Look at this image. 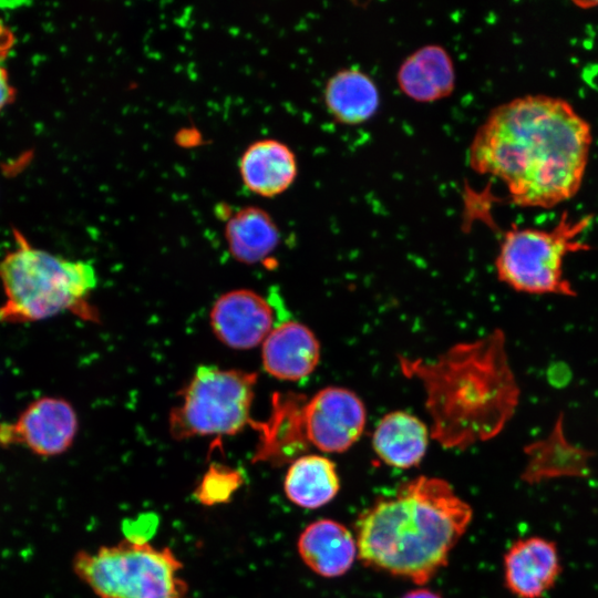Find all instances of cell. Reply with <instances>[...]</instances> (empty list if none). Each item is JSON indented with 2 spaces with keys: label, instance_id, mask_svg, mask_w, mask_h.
Returning <instances> with one entry per match:
<instances>
[{
  "label": "cell",
  "instance_id": "cell-20",
  "mask_svg": "<svg viewBox=\"0 0 598 598\" xmlns=\"http://www.w3.org/2000/svg\"><path fill=\"white\" fill-rule=\"evenodd\" d=\"M283 488L293 504L303 508H318L334 498L340 481L330 458L319 454H303L290 463Z\"/></svg>",
  "mask_w": 598,
  "mask_h": 598
},
{
  "label": "cell",
  "instance_id": "cell-1",
  "mask_svg": "<svg viewBox=\"0 0 598 598\" xmlns=\"http://www.w3.org/2000/svg\"><path fill=\"white\" fill-rule=\"evenodd\" d=\"M592 134L567 101L515 97L488 114L468 150L471 168L501 179L523 207L550 208L579 190Z\"/></svg>",
  "mask_w": 598,
  "mask_h": 598
},
{
  "label": "cell",
  "instance_id": "cell-24",
  "mask_svg": "<svg viewBox=\"0 0 598 598\" xmlns=\"http://www.w3.org/2000/svg\"><path fill=\"white\" fill-rule=\"evenodd\" d=\"M595 4H597V6H598V2H595Z\"/></svg>",
  "mask_w": 598,
  "mask_h": 598
},
{
  "label": "cell",
  "instance_id": "cell-9",
  "mask_svg": "<svg viewBox=\"0 0 598 598\" xmlns=\"http://www.w3.org/2000/svg\"><path fill=\"white\" fill-rule=\"evenodd\" d=\"M78 415L64 399L39 398L12 423H0V446L21 444L40 456L64 453L78 432Z\"/></svg>",
  "mask_w": 598,
  "mask_h": 598
},
{
  "label": "cell",
  "instance_id": "cell-10",
  "mask_svg": "<svg viewBox=\"0 0 598 598\" xmlns=\"http://www.w3.org/2000/svg\"><path fill=\"white\" fill-rule=\"evenodd\" d=\"M209 321L218 340L241 350L262 344L275 327L268 300L248 289L221 295L212 307Z\"/></svg>",
  "mask_w": 598,
  "mask_h": 598
},
{
  "label": "cell",
  "instance_id": "cell-2",
  "mask_svg": "<svg viewBox=\"0 0 598 598\" xmlns=\"http://www.w3.org/2000/svg\"><path fill=\"white\" fill-rule=\"evenodd\" d=\"M402 373L421 382L431 437L465 450L497 436L516 412L520 390L501 329L460 342L436 358L399 357Z\"/></svg>",
  "mask_w": 598,
  "mask_h": 598
},
{
  "label": "cell",
  "instance_id": "cell-21",
  "mask_svg": "<svg viewBox=\"0 0 598 598\" xmlns=\"http://www.w3.org/2000/svg\"><path fill=\"white\" fill-rule=\"evenodd\" d=\"M243 481L239 471L221 464H212L196 489V497L204 505L226 503Z\"/></svg>",
  "mask_w": 598,
  "mask_h": 598
},
{
  "label": "cell",
  "instance_id": "cell-15",
  "mask_svg": "<svg viewBox=\"0 0 598 598\" xmlns=\"http://www.w3.org/2000/svg\"><path fill=\"white\" fill-rule=\"evenodd\" d=\"M297 548L302 561L317 575L333 578L346 574L352 566L357 539L342 524L319 519L300 534Z\"/></svg>",
  "mask_w": 598,
  "mask_h": 598
},
{
  "label": "cell",
  "instance_id": "cell-3",
  "mask_svg": "<svg viewBox=\"0 0 598 598\" xmlns=\"http://www.w3.org/2000/svg\"><path fill=\"white\" fill-rule=\"evenodd\" d=\"M472 517L448 482L417 476L359 517L358 556L369 567L423 585L447 564Z\"/></svg>",
  "mask_w": 598,
  "mask_h": 598
},
{
  "label": "cell",
  "instance_id": "cell-6",
  "mask_svg": "<svg viewBox=\"0 0 598 598\" xmlns=\"http://www.w3.org/2000/svg\"><path fill=\"white\" fill-rule=\"evenodd\" d=\"M591 216L569 219L564 214L551 229L513 228L501 241L495 259L498 279L512 289L530 295L577 296L564 271L569 254L590 247L579 240Z\"/></svg>",
  "mask_w": 598,
  "mask_h": 598
},
{
  "label": "cell",
  "instance_id": "cell-23",
  "mask_svg": "<svg viewBox=\"0 0 598 598\" xmlns=\"http://www.w3.org/2000/svg\"><path fill=\"white\" fill-rule=\"evenodd\" d=\"M402 598H442V597L430 589L419 588V589H414L406 592Z\"/></svg>",
  "mask_w": 598,
  "mask_h": 598
},
{
  "label": "cell",
  "instance_id": "cell-7",
  "mask_svg": "<svg viewBox=\"0 0 598 598\" xmlns=\"http://www.w3.org/2000/svg\"><path fill=\"white\" fill-rule=\"evenodd\" d=\"M257 374L216 365H200L169 415L177 440L203 435H234L250 420Z\"/></svg>",
  "mask_w": 598,
  "mask_h": 598
},
{
  "label": "cell",
  "instance_id": "cell-5",
  "mask_svg": "<svg viewBox=\"0 0 598 598\" xmlns=\"http://www.w3.org/2000/svg\"><path fill=\"white\" fill-rule=\"evenodd\" d=\"M182 568L169 548L128 538L73 559L76 576L99 598H187Z\"/></svg>",
  "mask_w": 598,
  "mask_h": 598
},
{
  "label": "cell",
  "instance_id": "cell-14",
  "mask_svg": "<svg viewBox=\"0 0 598 598\" xmlns=\"http://www.w3.org/2000/svg\"><path fill=\"white\" fill-rule=\"evenodd\" d=\"M238 166L245 187L267 198L286 192L298 174L293 151L275 138H261L249 144L243 152Z\"/></svg>",
  "mask_w": 598,
  "mask_h": 598
},
{
  "label": "cell",
  "instance_id": "cell-13",
  "mask_svg": "<svg viewBox=\"0 0 598 598\" xmlns=\"http://www.w3.org/2000/svg\"><path fill=\"white\" fill-rule=\"evenodd\" d=\"M265 371L283 381H299L311 374L320 360V343L303 323L289 320L272 328L262 342Z\"/></svg>",
  "mask_w": 598,
  "mask_h": 598
},
{
  "label": "cell",
  "instance_id": "cell-8",
  "mask_svg": "<svg viewBox=\"0 0 598 598\" xmlns=\"http://www.w3.org/2000/svg\"><path fill=\"white\" fill-rule=\"evenodd\" d=\"M299 426L308 447L342 453L361 436L367 421L362 400L351 390L327 386L312 396H301Z\"/></svg>",
  "mask_w": 598,
  "mask_h": 598
},
{
  "label": "cell",
  "instance_id": "cell-18",
  "mask_svg": "<svg viewBox=\"0 0 598 598\" xmlns=\"http://www.w3.org/2000/svg\"><path fill=\"white\" fill-rule=\"evenodd\" d=\"M323 102L339 123L357 125L369 121L380 105L374 80L358 68H346L332 74L323 89Z\"/></svg>",
  "mask_w": 598,
  "mask_h": 598
},
{
  "label": "cell",
  "instance_id": "cell-4",
  "mask_svg": "<svg viewBox=\"0 0 598 598\" xmlns=\"http://www.w3.org/2000/svg\"><path fill=\"white\" fill-rule=\"evenodd\" d=\"M16 239V247L0 260L1 321L34 322L74 310L95 288L92 264L33 247L18 233Z\"/></svg>",
  "mask_w": 598,
  "mask_h": 598
},
{
  "label": "cell",
  "instance_id": "cell-22",
  "mask_svg": "<svg viewBox=\"0 0 598 598\" xmlns=\"http://www.w3.org/2000/svg\"><path fill=\"white\" fill-rule=\"evenodd\" d=\"M10 43V35L6 34L4 29L0 27V112L10 102L13 95L8 73L3 65V60Z\"/></svg>",
  "mask_w": 598,
  "mask_h": 598
},
{
  "label": "cell",
  "instance_id": "cell-12",
  "mask_svg": "<svg viewBox=\"0 0 598 598\" xmlns=\"http://www.w3.org/2000/svg\"><path fill=\"white\" fill-rule=\"evenodd\" d=\"M526 463L520 480L537 485L556 478H587L595 452L568 441L565 415L558 414L549 433L524 446Z\"/></svg>",
  "mask_w": 598,
  "mask_h": 598
},
{
  "label": "cell",
  "instance_id": "cell-11",
  "mask_svg": "<svg viewBox=\"0 0 598 598\" xmlns=\"http://www.w3.org/2000/svg\"><path fill=\"white\" fill-rule=\"evenodd\" d=\"M504 582L517 598H542L561 573L555 542L529 536L514 542L504 555Z\"/></svg>",
  "mask_w": 598,
  "mask_h": 598
},
{
  "label": "cell",
  "instance_id": "cell-16",
  "mask_svg": "<svg viewBox=\"0 0 598 598\" xmlns=\"http://www.w3.org/2000/svg\"><path fill=\"white\" fill-rule=\"evenodd\" d=\"M396 81L400 90L417 102L447 97L455 89L453 60L442 45H423L404 59Z\"/></svg>",
  "mask_w": 598,
  "mask_h": 598
},
{
  "label": "cell",
  "instance_id": "cell-17",
  "mask_svg": "<svg viewBox=\"0 0 598 598\" xmlns=\"http://www.w3.org/2000/svg\"><path fill=\"white\" fill-rule=\"evenodd\" d=\"M430 437V429L417 416L405 411H392L379 421L372 435V446L385 464L411 468L424 457Z\"/></svg>",
  "mask_w": 598,
  "mask_h": 598
},
{
  "label": "cell",
  "instance_id": "cell-19",
  "mask_svg": "<svg viewBox=\"0 0 598 598\" xmlns=\"http://www.w3.org/2000/svg\"><path fill=\"white\" fill-rule=\"evenodd\" d=\"M225 237L231 256L248 265L267 258L280 240L272 217L256 206L238 209L226 223Z\"/></svg>",
  "mask_w": 598,
  "mask_h": 598
}]
</instances>
